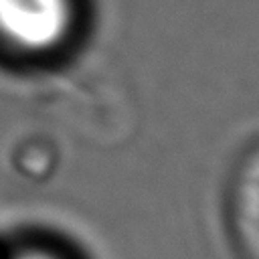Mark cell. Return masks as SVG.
Returning a JSON list of instances; mask_svg holds the SVG:
<instances>
[{"mask_svg": "<svg viewBox=\"0 0 259 259\" xmlns=\"http://www.w3.org/2000/svg\"><path fill=\"white\" fill-rule=\"evenodd\" d=\"M75 22V0H0V42L22 55L61 49Z\"/></svg>", "mask_w": 259, "mask_h": 259, "instance_id": "cell-1", "label": "cell"}, {"mask_svg": "<svg viewBox=\"0 0 259 259\" xmlns=\"http://www.w3.org/2000/svg\"><path fill=\"white\" fill-rule=\"evenodd\" d=\"M4 259H63V257H59L47 249H20Z\"/></svg>", "mask_w": 259, "mask_h": 259, "instance_id": "cell-2", "label": "cell"}]
</instances>
